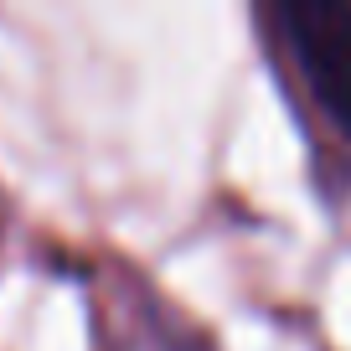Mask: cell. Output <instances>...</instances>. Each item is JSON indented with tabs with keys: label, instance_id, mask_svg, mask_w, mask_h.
<instances>
[{
	"label": "cell",
	"instance_id": "obj_2",
	"mask_svg": "<svg viewBox=\"0 0 351 351\" xmlns=\"http://www.w3.org/2000/svg\"><path fill=\"white\" fill-rule=\"evenodd\" d=\"M119 310V326L109 330L114 351H217V341L207 336V326L186 320L176 305L155 300L150 289H119L114 300Z\"/></svg>",
	"mask_w": 351,
	"mask_h": 351
},
{
	"label": "cell",
	"instance_id": "obj_1",
	"mask_svg": "<svg viewBox=\"0 0 351 351\" xmlns=\"http://www.w3.org/2000/svg\"><path fill=\"white\" fill-rule=\"evenodd\" d=\"M263 57L305 130L315 181L351 197V0H258Z\"/></svg>",
	"mask_w": 351,
	"mask_h": 351
}]
</instances>
